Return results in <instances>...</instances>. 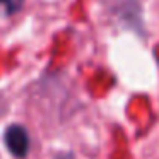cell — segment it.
Segmentation results:
<instances>
[{"label":"cell","instance_id":"6da1fadb","mask_svg":"<svg viewBox=\"0 0 159 159\" xmlns=\"http://www.w3.org/2000/svg\"><path fill=\"white\" fill-rule=\"evenodd\" d=\"M4 142H5V147L9 149V152L14 157L26 159L29 147H31V140H29L28 130L22 125H19V123L9 125L4 134Z\"/></svg>","mask_w":159,"mask_h":159},{"label":"cell","instance_id":"7a4b0ae2","mask_svg":"<svg viewBox=\"0 0 159 159\" xmlns=\"http://www.w3.org/2000/svg\"><path fill=\"white\" fill-rule=\"evenodd\" d=\"M24 0H0V12L5 16H12L19 11Z\"/></svg>","mask_w":159,"mask_h":159},{"label":"cell","instance_id":"3957f363","mask_svg":"<svg viewBox=\"0 0 159 159\" xmlns=\"http://www.w3.org/2000/svg\"><path fill=\"white\" fill-rule=\"evenodd\" d=\"M55 159H72V156H70V154H63V156H57Z\"/></svg>","mask_w":159,"mask_h":159}]
</instances>
